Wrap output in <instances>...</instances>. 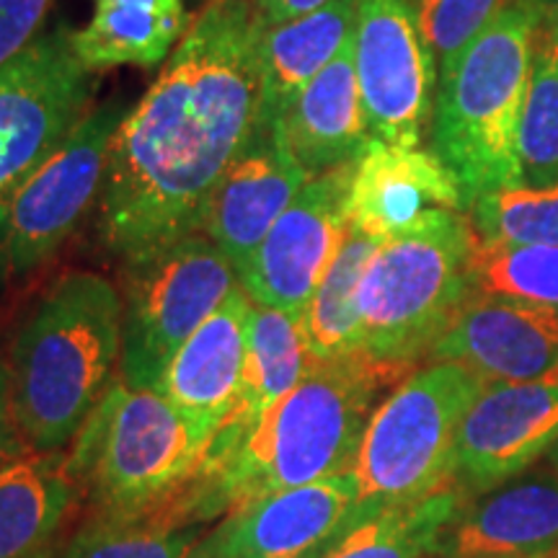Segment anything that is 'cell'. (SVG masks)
Here are the masks:
<instances>
[{
  "mask_svg": "<svg viewBox=\"0 0 558 558\" xmlns=\"http://www.w3.org/2000/svg\"><path fill=\"white\" fill-rule=\"evenodd\" d=\"M558 546V473L507 481L463 507L450 527L448 558H548Z\"/></svg>",
  "mask_w": 558,
  "mask_h": 558,
  "instance_id": "19",
  "label": "cell"
},
{
  "mask_svg": "<svg viewBox=\"0 0 558 558\" xmlns=\"http://www.w3.org/2000/svg\"><path fill=\"white\" fill-rule=\"evenodd\" d=\"M401 375L365 352L311 362L303 380L226 458L202 465L166 514L197 525L264 494L352 473L380 393Z\"/></svg>",
  "mask_w": 558,
  "mask_h": 558,
  "instance_id": "2",
  "label": "cell"
},
{
  "mask_svg": "<svg viewBox=\"0 0 558 558\" xmlns=\"http://www.w3.org/2000/svg\"><path fill=\"white\" fill-rule=\"evenodd\" d=\"M469 209L478 241L558 246V184L494 190L481 194Z\"/></svg>",
  "mask_w": 558,
  "mask_h": 558,
  "instance_id": "29",
  "label": "cell"
},
{
  "mask_svg": "<svg viewBox=\"0 0 558 558\" xmlns=\"http://www.w3.org/2000/svg\"><path fill=\"white\" fill-rule=\"evenodd\" d=\"M128 107L109 101L86 117L37 169L0 199V282L41 267L99 197L111 140Z\"/></svg>",
  "mask_w": 558,
  "mask_h": 558,
  "instance_id": "9",
  "label": "cell"
},
{
  "mask_svg": "<svg viewBox=\"0 0 558 558\" xmlns=\"http://www.w3.org/2000/svg\"><path fill=\"white\" fill-rule=\"evenodd\" d=\"M354 68L373 140L418 148L435 114L439 68L411 0H360Z\"/></svg>",
  "mask_w": 558,
  "mask_h": 558,
  "instance_id": "11",
  "label": "cell"
},
{
  "mask_svg": "<svg viewBox=\"0 0 558 558\" xmlns=\"http://www.w3.org/2000/svg\"><path fill=\"white\" fill-rule=\"evenodd\" d=\"M256 0H209L111 140L101 239L137 264L205 226L209 199L262 120Z\"/></svg>",
  "mask_w": 558,
  "mask_h": 558,
  "instance_id": "1",
  "label": "cell"
},
{
  "mask_svg": "<svg viewBox=\"0 0 558 558\" xmlns=\"http://www.w3.org/2000/svg\"><path fill=\"white\" fill-rule=\"evenodd\" d=\"M522 5L533 13L535 32L543 37H556L558 34V0H522Z\"/></svg>",
  "mask_w": 558,
  "mask_h": 558,
  "instance_id": "35",
  "label": "cell"
},
{
  "mask_svg": "<svg viewBox=\"0 0 558 558\" xmlns=\"http://www.w3.org/2000/svg\"><path fill=\"white\" fill-rule=\"evenodd\" d=\"M367 518L357 476L344 473L230 509L186 558H326Z\"/></svg>",
  "mask_w": 558,
  "mask_h": 558,
  "instance_id": "12",
  "label": "cell"
},
{
  "mask_svg": "<svg viewBox=\"0 0 558 558\" xmlns=\"http://www.w3.org/2000/svg\"><path fill=\"white\" fill-rule=\"evenodd\" d=\"M546 458H548L550 469H554V471L558 473V439H556V442H554V448H550V450L546 452Z\"/></svg>",
  "mask_w": 558,
  "mask_h": 558,
  "instance_id": "36",
  "label": "cell"
},
{
  "mask_svg": "<svg viewBox=\"0 0 558 558\" xmlns=\"http://www.w3.org/2000/svg\"><path fill=\"white\" fill-rule=\"evenodd\" d=\"M279 135L311 179L360 160L373 135L354 68V37L292 101Z\"/></svg>",
  "mask_w": 558,
  "mask_h": 558,
  "instance_id": "20",
  "label": "cell"
},
{
  "mask_svg": "<svg viewBox=\"0 0 558 558\" xmlns=\"http://www.w3.org/2000/svg\"><path fill=\"white\" fill-rule=\"evenodd\" d=\"M533 52L535 19L514 3L439 70L432 153L458 179L463 209L481 194L522 184L520 122Z\"/></svg>",
  "mask_w": 558,
  "mask_h": 558,
  "instance_id": "4",
  "label": "cell"
},
{
  "mask_svg": "<svg viewBox=\"0 0 558 558\" xmlns=\"http://www.w3.org/2000/svg\"><path fill=\"white\" fill-rule=\"evenodd\" d=\"M478 235L460 209H432L380 241L360 284L365 354L407 373L448 333L476 295L473 251Z\"/></svg>",
  "mask_w": 558,
  "mask_h": 558,
  "instance_id": "5",
  "label": "cell"
},
{
  "mask_svg": "<svg viewBox=\"0 0 558 558\" xmlns=\"http://www.w3.org/2000/svg\"><path fill=\"white\" fill-rule=\"evenodd\" d=\"M558 439V380L486 383L460 424L452 484L465 497L497 488Z\"/></svg>",
  "mask_w": 558,
  "mask_h": 558,
  "instance_id": "14",
  "label": "cell"
},
{
  "mask_svg": "<svg viewBox=\"0 0 558 558\" xmlns=\"http://www.w3.org/2000/svg\"><path fill=\"white\" fill-rule=\"evenodd\" d=\"M357 3L331 0L308 16L264 26L259 130H279L292 101L354 37Z\"/></svg>",
  "mask_w": 558,
  "mask_h": 558,
  "instance_id": "23",
  "label": "cell"
},
{
  "mask_svg": "<svg viewBox=\"0 0 558 558\" xmlns=\"http://www.w3.org/2000/svg\"><path fill=\"white\" fill-rule=\"evenodd\" d=\"M239 284L233 264L205 233L130 264L120 378L130 388L160 390L173 354Z\"/></svg>",
  "mask_w": 558,
  "mask_h": 558,
  "instance_id": "8",
  "label": "cell"
},
{
  "mask_svg": "<svg viewBox=\"0 0 558 558\" xmlns=\"http://www.w3.org/2000/svg\"><path fill=\"white\" fill-rule=\"evenodd\" d=\"M29 452V445L21 437L16 414H13L11 403V378H9V362L0 360V465L9 460Z\"/></svg>",
  "mask_w": 558,
  "mask_h": 558,
  "instance_id": "33",
  "label": "cell"
},
{
  "mask_svg": "<svg viewBox=\"0 0 558 558\" xmlns=\"http://www.w3.org/2000/svg\"><path fill=\"white\" fill-rule=\"evenodd\" d=\"M486 383L558 380V311L476 292L429 354Z\"/></svg>",
  "mask_w": 558,
  "mask_h": 558,
  "instance_id": "15",
  "label": "cell"
},
{
  "mask_svg": "<svg viewBox=\"0 0 558 558\" xmlns=\"http://www.w3.org/2000/svg\"><path fill=\"white\" fill-rule=\"evenodd\" d=\"M197 541V527L163 512L145 518L96 514L58 558H186Z\"/></svg>",
  "mask_w": 558,
  "mask_h": 558,
  "instance_id": "27",
  "label": "cell"
},
{
  "mask_svg": "<svg viewBox=\"0 0 558 558\" xmlns=\"http://www.w3.org/2000/svg\"><path fill=\"white\" fill-rule=\"evenodd\" d=\"M52 3L54 0H0V70L39 37Z\"/></svg>",
  "mask_w": 558,
  "mask_h": 558,
  "instance_id": "32",
  "label": "cell"
},
{
  "mask_svg": "<svg viewBox=\"0 0 558 558\" xmlns=\"http://www.w3.org/2000/svg\"><path fill=\"white\" fill-rule=\"evenodd\" d=\"M418 34L445 70L458 54L497 21L507 0H411Z\"/></svg>",
  "mask_w": 558,
  "mask_h": 558,
  "instance_id": "31",
  "label": "cell"
},
{
  "mask_svg": "<svg viewBox=\"0 0 558 558\" xmlns=\"http://www.w3.org/2000/svg\"><path fill=\"white\" fill-rule=\"evenodd\" d=\"M90 75L68 26L39 34L0 70V199L86 117Z\"/></svg>",
  "mask_w": 558,
  "mask_h": 558,
  "instance_id": "10",
  "label": "cell"
},
{
  "mask_svg": "<svg viewBox=\"0 0 558 558\" xmlns=\"http://www.w3.org/2000/svg\"><path fill=\"white\" fill-rule=\"evenodd\" d=\"M308 367L311 352L300 316L254 303L248 318V349L239 409L213 437L202 465L226 458L259 424V418L303 380Z\"/></svg>",
  "mask_w": 558,
  "mask_h": 558,
  "instance_id": "22",
  "label": "cell"
},
{
  "mask_svg": "<svg viewBox=\"0 0 558 558\" xmlns=\"http://www.w3.org/2000/svg\"><path fill=\"white\" fill-rule=\"evenodd\" d=\"M514 3H522V0H514Z\"/></svg>",
  "mask_w": 558,
  "mask_h": 558,
  "instance_id": "39",
  "label": "cell"
},
{
  "mask_svg": "<svg viewBox=\"0 0 558 558\" xmlns=\"http://www.w3.org/2000/svg\"><path fill=\"white\" fill-rule=\"evenodd\" d=\"M465 507L452 484L407 507H390L360 522L326 558H429L445 550L450 527Z\"/></svg>",
  "mask_w": 558,
  "mask_h": 558,
  "instance_id": "26",
  "label": "cell"
},
{
  "mask_svg": "<svg viewBox=\"0 0 558 558\" xmlns=\"http://www.w3.org/2000/svg\"><path fill=\"white\" fill-rule=\"evenodd\" d=\"M124 303L96 271H70L47 290L11 347V403L34 452H62L114 386Z\"/></svg>",
  "mask_w": 558,
  "mask_h": 558,
  "instance_id": "3",
  "label": "cell"
},
{
  "mask_svg": "<svg viewBox=\"0 0 558 558\" xmlns=\"http://www.w3.org/2000/svg\"><path fill=\"white\" fill-rule=\"evenodd\" d=\"M88 24L73 32V50L90 73L158 68L190 32L184 0H90Z\"/></svg>",
  "mask_w": 558,
  "mask_h": 558,
  "instance_id": "24",
  "label": "cell"
},
{
  "mask_svg": "<svg viewBox=\"0 0 558 558\" xmlns=\"http://www.w3.org/2000/svg\"><path fill=\"white\" fill-rule=\"evenodd\" d=\"M354 163L313 177L239 277L256 305L300 316L337 259L349 230V190Z\"/></svg>",
  "mask_w": 558,
  "mask_h": 558,
  "instance_id": "13",
  "label": "cell"
},
{
  "mask_svg": "<svg viewBox=\"0 0 558 558\" xmlns=\"http://www.w3.org/2000/svg\"><path fill=\"white\" fill-rule=\"evenodd\" d=\"M73 445L68 465L99 514L145 518L166 514L190 488L209 437L160 390L117 378Z\"/></svg>",
  "mask_w": 558,
  "mask_h": 558,
  "instance_id": "6",
  "label": "cell"
},
{
  "mask_svg": "<svg viewBox=\"0 0 558 558\" xmlns=\"http://www.w3.org/2000/svg\"><path fill=\"white\" fill-rule=\"evenodd\" d=\"M520 181L558 184V47L538 34L520 122Z\"/></svg>",
  "mask_w": 558,
  "mask_h": 558,
  "instance_id": "28",
  "label": "cell"
},
{
  "mask_svg": "<svg viewBox=\"0 0 558 558\" xmlns=\"http://www.w3.org/2000/svg\"><path fill=\"white\" fill-rule=\"evenodd\" d=\"M548 558H558V546H556V550H554V554H550Z\"/></svg>",
  "mask_w": 558,
  "mask_h": 558,
  "instance_id": "38",
  "label": "cell"
},
{
  "mask_svg": "<svg viewBox=\"0 0 558 558\" xmlns=\"http://www.w3.org/2000/svg\"><path fill=\"white\" fill-rule=\"evenodd\" d=\"M463 209V192L432 150L369 140L349 190V226L386 241L432 213Z\"/></svg>",
  "mask_w": 558,
  "mask_h": 558,
  "instance_id": "18",
  "label": "cell"
},
{
  "mask_svg": "<svg viewBox=\"0 0 558 558\" xmlns=\"http://www.w3.org/2000/svg\"><path fill=\"white\" fill-rule=\"evenodd\" d=\"M535 34H538V32H535ZM538 37H543V34H538ZM546 39H550V41H554V45L558 47V34H556V37H546Z\"/></svg>",
  "mask_w": 558,
  "mask_h": 558,
  "instance_id": "37",
  "label": "cell"
},
{
  "mask_svg": "<svg viewBox=\"0 0 558 558\" xmlns=\"http://www.w3.org/2000/svg\"><path fill=\"white\" fill-rule=\"evenodd\" d=\"M378 246V239L349 226L337 259L300 313L311 362H329L365 352L357 298L362 277Z\"/></svg>",
  "mask_w": 558,
  "mask_h": 558,
  "instance_id": "25",
  "label": "cell"
},
{
  "mask_svg": "<svg viewBox=\"0 0 558 558\" xmlns=\"http://www.w3.org/2000/svg\"><path fill=\"white\" fill-rule=\"evenodd\" d=\"M81 481L62 452H24L0 465V558H52Z\"/></svg>",
  "mask_w": 558,
  "mask_h": 558,
  "instance_id": "21",
  "label": "cell"
},
{
  "mask_svg": "<svg viewBox=\"0 0 558 558\" xmlns=\"http://www.w3.org/2000/svg\"><path fill=\"white\" fill-rule=\"evenodd\" d=\"M251 308L254 300L239 284L173 354L163 375L160 393L205 432L209 442L239 409Z\"/></svg>",
  "mask_w": 558,
  "mask_h": 558,
  "instance_id": "17",
  "label": "cell"
},
{
  "mask_svg": "<svg viewBox=\"0 0 558 558\" xmlns=\"http://www.w3.org/2000/svg\"><path fill=\"white\" fill-rule=\"evenodd\" d=\"M484 388L458 362H429L378 403L352 471L369 518L452 486L460 424Z\"/></svg>",
  "mask_w": 558,
  "mask_h": 558,
  "instance_id": "7",
  "label": "cell"
},
{
  "mask_svg": "<svg viewBox=\"0 0 558 558\" xmlns=\"http://www.w3.org/2000/svg\"><path fill=\"white\" fill-rule=\"evenodd\" d=\"M308 181L311 177L292 158L279 130H259L220 179L202 233L226 254L241 277L279 215Z\"/></svg>",
  "mask_w": 558,
  "mask_h": 558,
  "instance_id": "16",
  "label": "cell"
},
{
  "mask_svg": "<svg viewBox=\"0 0 558 558\" xmlns=\"http://www.w3.org/2000/svg\"><path fill=\"white\" fill-rule=\"evenodd\" d=\"M476 292L525 300L558 311V246L476 243Z\"/></svg>",
  "mask_w": 558,
  "mask_h": 558,
  "instance_id": "30",
  "label": "cell"
},
{
  "mask_svg": "<svg viewBox=\"0 0 558 558\" xmlns=\"http://www.w3.org/2000/svg\"><path fill=\"white\" fill-rule=\"evenodd\" d=\"M329 3L331 0H256V9H259L264 26H277L284 21L308 16Z\"/></svg>",
  "mask_w": 558,
  "mask_h": 558,
  "instance_id": "34",
  "label": "cell"
}]
</instances>
